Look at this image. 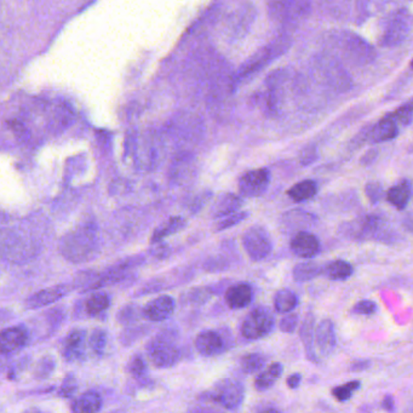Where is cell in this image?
Listing matches in <instances>:
<instances>
[{"instance_id":"obj_38","label":"cell","mask_w":413,"mask_h":413,"mask_svg":"<svg viewBox=\"0 0 413 413\" xmlns=\"http://www.w3.org/2000/svg\"><path fill=\"white\" fill-rule=\"evenodd\" d=\"M394 120L398 123V125H403V126H407L411 124L413 117V108L411 102H408L406 105L400 107L394 114H392Z\"/></svg>"},{"instance_id":"obj_12","label":"cell","mask_w":413,"mask_h":413,"mask_svg":"<svg viewBox=\"0 0 413 413\" xmlns=\"http://www.w3.org/2000/svg\"><path fill=\"white\" fill-rule=\"evenodd\" d=\"M344 54L359 63H367L374 59V51L367 43L358 38L356 35L344 34L341 40Z\"/></svg>"},{"instance_id":"obj_9","label":"cell","mask_w":413,"mask_h":413,"mask_svg":"<svg viewBox=\"0 0 413 413\" xmlns=\"http://www.w3.org/2000/svg\"><path fill=\"white\" fill-rule=\"evenodd\" d=\"M314 347L319 356H330L337 347V337L332 320L323 319L314 330ZM318 354V353H316Z\"/></svg>"},{"instance_id":"obj_21","label":"cell","mask_w":413,"mask_h":413,"mask_svg":"<svg viewBox=\"0 0 413 413\" xmlns=\"http://www.w3.org/2000/svg\"><path fill=\"white\" fill-rule=\"evenodd\" d=\"M85 331L74 330L72 331L63 342V354L66 359L74 361L84 355Z\"/></svg>"},{"instance_id":"obj_31","label":"cell","mask_w":413,"mask_h":413,"mask_svg":"<svg viewBox=\"0 0 413 413\" xmlns=\"http://www.w3.org/2000/svg\"><path fill=\"white\" fill-rule=\"evenodd\" d=\"M323 73L325 78L329 79L330 84L341 89L347 88V75L344 74L343 70L337 63L332 62L331 59H324L323 61Z\"/></svg>"},{"instance_id":"obj_46","label":"cell","mask_w":413,"mask_h":413,"mask_svg":"<svg viewBox=\"0 0 413 413\" xmlns=\"http://www.w3.org/2000/svg\"><path fill=\"white\" fill-rule=\"evenodd\" d=\"M382 407L385 411H388V412H394L395 411V403H394V398L392 395L384 396L383 401H382Z\"/></svg>"},{"instance_id":"obj_28","label":"cell","mask_w":413,"mask_h":413,"mask_svg":"<svg viewBox=\"0 0 413 413\" xmlns=\"http://www.w3.org/2000/svg\"><path fill=\"white\" fill-rule=\"evenodd\" d=\"M292 275L296 283H307L323 275V265L313 261L302 262L294 265Z\"/></svg>"},{"instance_id":"obj_13","label":"cell","mask_w":413,"mask_h":413,"mask_svg":"<svg viewBox=\"0 0 413 413\" xmlns=\"http://www.w3.org/2000/svg\"><path fill=\"white\" fill-rule=\"evenodd\" d=\"M410 32V16L406 10H400L390 21L387 32L384 34L383 44L387 46L398 45L406 39Z\"/></svg>"},{"instance_id":"obj_4","label":"cell","mask_w":413,"mask_h":413,"mask_svg":"<svg viewBox=\"0 0 413 413\" xmlns=\"http://www.w3.org/2000/svg\"><path fill=\"white\" fill-rule=\"evenodd\" d=\"M212 403H217L221 407L236 411L244 403L245 388L243 384L233 379H221L214 384V388L203 395Z\"/></svg>"},{"instance_id":"obj_35","label":"cell","mask_w":413,"mask_h":413,"mask_svg":"<svg viewBox=\"0 0 413 413\" xmlns=\"http://www.w3.org/2000/svg\"><path fill=\"white\" fill-rule=\"evenodd\" d=\"M110 307V297L105 294H96L91 296L86 302V312L90 315H99Z\"/></svg>"},{"instance_id":"obj_42","label":"cell","mask_w":413,"mask_h":413,"mask_svg":"<svg viewBox=\"0 0 413 413\" xmlns=\"http://www.w3.org/2000/svg\"><path fill=\"white\" fill-rule=\"evenodd\" d=\"M377 310V304L370 299H363L353 307V313L358 315H371Z\"/></svg>"},{"instance_id":"obj_45","label":"cell","mask_w":413,"mask_h":413,"mask_svg":"<svg viewBox=\"0 0 413 413\" xmlns=\"http://www.w3.org/2000/svg\"><path fill=\"white\" fill-rule=\"evenodd\" d=\"M301 383H302V374H299V372L291 374L289 379H288V381H286L288 387H289L290 389H292V390L299 388Z\"/></svg>"},{"instance_id":"obj_27","label":"cell","mask_w":413,"mask_h":413,"mask_svg":"<svg viewBox=\"0 0 413 413\" xmlns=\"http://www.w3.org/2000/svg\"><path fill=\"white\" fill-rule=\"evenodd\" d=\"M187 225V221L181 216H174L171 219H168L165 223L161 224L160 227L155 229L154 234L152 235V243H159L161 240L168 238L170 235L176 234L181 232L182 229H185Z\"/></svg>"},{"instance_id":"obj_44","label":"cell","mask_w":413,"mask_h":413,"mask_svg":"<svg viewBox=\"0 0 413 413\" xmlns=\"http://www.w3.org/2000/svg\"><path fill=\"white\" fill-rule=\"evenodd\" d=\"M371 367V361L370 360H356L350 363L349 371L350 372H363L365 370Z\"/></svg>"},{"instance_id":"obj_6","label":"cell","mask_w":413,"mask_h":413,"mask_svg":"<svg viewBox=\"0 0 413 413\" xmlns=\"http://www.w3.org/2000/svg\"><path fill=\"white\" fill-rule=\"evenodd\" d=\"M233 345V337L227 329L205 330L194 341L197 352L205 358H214L225 353Z\"/></svg>"},{"instance_id":"obj_24","label":"cell","mask_w":413,"mask_h":413,"mask_svg":"<svg viewBox=\"0 0 413 413\" xmlns=\"http://www.w3.org/2000/svg\"><path fill=\"white\" fill-rule=\"evenodd\" d=\"M399 134L398 123L394 120L392 115L385 117L382 120H379V124L374 126V131L371 134V140L379 143V142H385L395 139Z\"/></svg>"},{"instance_id":"obj_3","label":"cell","mask_w":413,"mask_h":413,"mask_svg":"<svg viewBox=\"0 0 413 413\" xmlns=\"http://www.w3.org/2000/svg\"><path fill=\"white\" fill-rule=\"evenodd\" d=\"M177 337L171 332L160 334L147 344V355L159 369H168L174 366L181 360V349L176 342Z\"/></svg>"},{"instance_id":"obj_43","label":"cell","mask_w":413,"mask_h":413,"mask_svg":"<svg viewBox=\"0 0 413 413\" xmlns=\"http://www.w3.org/2000/svg\"><path fill=\"white\" fill-rule=\"evenodd\" d=\"M211 195L212 193L211 192H203L201 194L198 195L194 200H193V203H192V206H190V209L192 211H198V210L201 209L205 204H206V201L211 198Z\"/></svg>"},{"instance_id":"obj_11","label":"cell","mask_w":413,"mask_h":413,"mask_svg":"<svg viewBox=\"0 0 413 413\" xmlns=\"http://www.w3.org/2000/svg\"><path fill=\"white\" fill-rule=\"evenodd\" d=\"M290 248L299 259H313L320 252L321 245L316 235L309 230H302L294 233Z\"/></svg>"},{"instance_id":"obj_36","label":"cell","mask_w":413,"mask_h":413,"mask_svg":"<svg viewBox=\"0 0 413 413\" xmlns=\"http://www.w3.org/2000/svg\"><path fill=\"white\" fill-rule=\"evenodd\" d=\"M249 216V212H246V211H240V210L239 211H235L233 214L224 216L222 219H219L221 221L216 225V229L217 230H225V229L232 228V227H234L236 224L244 222L245 219H248Z\"/></svg>"},{"instance_id":"obj_40","label":"cell","mask_w":413,"mask_h":413,"mask_svg":"<svg viewBox=\"0 0 413 413\" xmlns=\"http://www.w3.org/2000/svg\"><path fill=\"white\" fill-rule=\"evenodd\" d=\"M299 314L286 313V316L280 320L279 329L284 334H294L299 326Z\"/></svg>"},{"instance_id":"obj_2","label":"cell","mask_w":413,"mask_h":413,"mask_svg":"<svg viewBox=\"0 0 413 413\" xmlns=\"http://www.w3.org/2000/svg\"><path fill=\"white\" fill-rule=\"evenodd\" d=\"M95 229L84 227L72 232L62 240L61 251L67 259L73 262H85L91 259L96 250Z\"/></svg>"},{"instance_id":"obj_18","label":"cell","mask_w":413,"mask_h":413,"mask_svg":"<svg viewBox=\"0 0 413 413\" xmlns=\"http://www.w3.org/2000/svg\"><path fill=\"white\" fill-rule=\"evenodd\" d=\"M28 334L23 328H10L0 332V352L8 354L25 345Z\"/></svg>"},{"instance_id":"obj_14","label":"cell","mask_w":413,"mask_h":413,"mask_svg":"<svg viewBox=\"0 0 413 413\" xmlns=\"http://www.w3.org/2000/svg\"><path fill=\"white\" fill-rule=\"evenodd\" d=\"M174 308H176V302L172 297L160 296L145 304L143 314L150 321L160 323L168 320L174 314Z\"/></svg>"},{"instance_id":"obj_22","label":"cell","mask_w":413,"mask_h":413,"mask_svg":"<svg viewBox=\"0 0 413 413\" xmlns=\"http://www.w3.org/2000/svg\"><path fill=\"white\" fill-rule=\"evenodd\" d=\"M67 292H68V289L66 286H55L51 289L41 290L28 299V307L39 308V307L55 303L56 301L62 299Z\"/></svg>"},{"instance_id":"obj_39","label":"cell","mask_w":413,"mask_h":413,"mask_svg":"<svg viewBox=\"0 0 413 413\" xmlns=\"http://www.w3.org/2000/svg\"><path fill=\"white\" fill-rule=\"evenodd\" d=\"M90 347L95 352L96 354L103 353V350L105 348V343H107V337H105V332L101 331V330H96L90 337Z\"/></svg>"},{"instance_id":"obj_23","label":"cell","mask_w":413,"mask_h":413,"mask_svg":"<svg viewBox=\"0 0 413 413\" xmlns=\"http://www.w3.org/2000/svg\"><path fill=\"white\" fill-rule=\"evenodd\" d=\"M283 372H284V367H283L281 363H272L268 369L263 370L256 377V379H254V389L257 392H267L281 377Z\"/></svg>"},{"instance_id":"obj_19","label":"cell","mask_w":413,"mask_h":413,"mask_svg":"<svg viewBox=\"0 0 413 413\" xmlns=\"http://www.w3.org/2000/svg\"><path fill=\"white\" fill-rule=\"evenodd\" d=\"M314 330H315V316L313 313H308L304 316L303 321L301 324L299 336L302 339L307 358L312 363H319L320 359H319L318 354L315 352V347H314Z\"/></svg>"},{"instance_id":"obj_32","label":"cell","mask_w":413,"mask_h":413,"mask_svg":"<svg viewBox=\"0 0 413 413\" xmlns=\"http://www.w3.org/2000/svg\"><path fill=\"white\" fill-rule=\"evenodd\" d=\"M268 358L262 353H250L244 355L240 360V367L245 374H257L263 369Z\"/></svg>"},{"instance_id":"obj_5","label":"cell","mask_w":413,"mask_h":413,"mask_svg":"<svg viewBox=\"0 0 413 413\" xmlns=\"http://www.w3.org/2000/svg\"><path fill=\"white\" fill-rule=\"evenodd\" d=\"M275 326V319L270 309L259 305L252 309L241 325V334L249 341H257L272 334Z\"/></svg>"},{"instance_id":"obj_34","label":"cell","mask_w":413,"mask_h":413,"mask_svg":"<svg viewBox=\"0 0 413 413\" xmlns=\"http://www.w3.org/2000/svg\"><path fill=\"white\" fill-rule=\"evenodd\" d=\"M360 388H361V382L360 381H350V382H347V383L332 389V395L339 403H344V401L350 400L353 396V394L358 392Z\"/></svg>"},{"instance_id":"obj_1","label":"cell","mask_w":413,"mask_h":413,"mask_svg":"<svg viewBox=\"0 0 413 413\" xmlns=\"http://www.w3.org/2000/svg\"><path fill=\"white\" fill-rule=\"evenodd\" d=\"M339 233L350 240H377L382 243L393 241L396 235L388 221L376 214H367L345 222L339 227Z\"/></svg>"},{"instance_id":"obj_37","label":"cell","mask_w":413,"mask_h":413,"mask_svg":"<svg viewBox=\"0 0 413 413\" xmlns=\"http://www.w3.org/2000/svg\"><path fill=\"white\" fill-rule=\"evenodd\" d=\"M365 193H366V197L369 198L372 204H379V201L383 199L384 195H385L383 185L379 183V182H370V183H367L365 187Z\"/></svg>"},{"instance_id":"obj_26","label":"cell","mask_w":413,"mask_h":413,"mask_svg":"<svg viewBox=\"0 0 413 413\" xmlns=\"http://www.w3.org/2000/svg\"><path fill=\"white\" fill-rule=\"evenodd\" d=\"M318 193V185L313 179H304L288 190V197L294 203H304L313 199Z\"/></svg>"},{"instance_id":"obj_8","label":"cell","mask_w":413,"mask_h":413,"mask_svg":"<svg viewBox=\"0 0 413 413\" xmlns=\"http://www.w3.org/2000/svg\"><path fill=\"white\" fill-rule=\"evenodd\" d=\"M269 183H270L269 170H250L240 177L238 188L241 197L254 199L262 197L268 190Z\"/></svg>"},{"instance_id":"obj_15","label":"cell","mask_w":413,"mask_h":413,"mask_svg":"<svg viewBox=\"0 0 413 413\" xmlns=\"http://www.w3.org/2000/svg\"><path fill=\"white\" fill-rule=\"evenodd\" d=\"M254 299V288L249 283H236L230 285L225 294L224 299L228 304L229 308L244 309L252 302Z\"/></svg>"},{"instance_id":"obj_7","label":"cell","mask_w":413,"mask_h":413,"mask_svg":"<svg viewBox=\"0 0 413 413\" xmlns=\"http://www.w3.org/2000/svg\"><path fill=\"white\" fill-rule=\"evenodd\" d=\"M243 248L249 259L254 262H261L267 259L273 251V240L268 230L262 225H252L245 230Z\"/></svg>"},{"instance_id":"obj_41","label":"cell","mask_w":413,"mask_h":413,"mask_svg":"<svg viewBox=\"0 0 413 413\" xmlns=\"http://www.w3.org/2000/svg\"><path fill=\"white\" fill-rule=\"evenodd\" d=\"M130 374H132L136 379H142L147 374V365L145 360L136 355L129 363Z\"/></svg>"},{"instance_id":"obj_16","label":"cell","mask_w":413,"mask_h":413,"mask_svg":"<svg viewBox=\"0 0 413 413\" xmlns=\"http://www.w3.org/2000/svg\"><path fill=\"white\" fill-rule=\"evenodd\" d=\"M308 10V0H275L273 11L283 20H297Z\"/></svg>"},{"instance_id":"obj_20","label":"cell","mask_w":413,"mask_h":413,"mask_svg":"<svg viewBox=\"0 0 413 413\" xmlns=\"http://www.w3.org/2000/svg\"><path fill=\"white\" fill-rule=\"evenodd\" d=\"M244 205V200L239 195L233 194V193H224L221 195L219 199L216 200L212 209H211V216L214 219H219L233 214L235 211H239L241 206Z\"/></svg>"},{"instance_id":"obj_30","label":"cell","mask_w":413,"mask_h":413,"mask_svg":"<svg viewBox=\"0 0 413 413\" xmlns=\"http://www.w3.org/2000/svg\"><path fill=\"white\" fill-rule=\"evenodd\" d=\"M102 408V399L96 392H88L81 395L72 406V410L78 413L99 412Z\"/></svg>"},{"instance_id":"obj_29","label":"cell","mask_w":413,"mask_h":413,"mask_svg":"<svg viewBox=\"0 0 413 413\" xmlns=\"http://www.w3.org/2000/svg\"><path fill=\"white\" fill-rule=\"evenodd\" d=\"M273 303L278 313H291L299 305V297L291 290L281 289L274 294Z\"/></svg>"},{"instance_id":"obj_10","label":"cell","mask_w":413,"mask_h":413,"mask_svg":"<svg viewBox=\"0 0 413 413\" xmlns=\"http://www.w3.org/2000/svg\"><path fill=\"white\" fill-rule=\"evenodd\" d=\"M316 217L302 209H294L285 212L280 219V225L286 234H294L302 230H309L316 223Z\"/></svg>"},{"instance_id":"obj_17","label":"cell","mask_w":413,"mask_h":413,"mask_svg":"<svg viewBox=\"0 0 413 413\" xmlns=\"http://www.w3.org/2000/svg\"><path fill=\"white\" fill-rule=\"evenodd\" d=\"M412 197V183L410 179H403L399 183L389 188L385 193V198L389 204L395 209L405 210L407 208L408 203Z\"/></svg>"},{"instance_id":"obj_33","label":"cell","mask_w":413,"mask_h":413,"mask_svg":"<svg viewBox=\"0 0 413 413\" xmlns=\"http://www.w3.org/2000/svg\"><path fill=\"white\" fill-rule=\"evenodd\" d=\"M212 296V289L211 288H194V289L188 290L183 294V301L185 304H201L206 303Z\"/></svg>"},{"instance_id":"obj_25","label":"cell","mask_w":413,"mask_h":413,"mask_svg":"<svg viewBox=\"0 0 413 413\" xmlns=\"http://www.w3.org/2000/svg\"><path fill=\"white\" fill-rule=\"evenodd\" d=\"M353 274V265L343 259H336L323 267V275H325L328 279L334 280V281H343V280L349 279Z\"/></svg>"}]
</instances>
